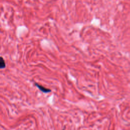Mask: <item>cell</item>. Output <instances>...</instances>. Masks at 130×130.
<instances>
[{"label": "cell", "mask_w": 130, "mask_h": 130, "mask_svg": "<svg viewBox=\"0 0 130 130\" xmlns=\"http://www.w3.org/2000/svg\"><path fill=\"white\" fill-rule=\"evenodd\" d=\"M34 84L36 86H37L41 92H44V93H48V92H51V91L50 89H48V88H46L42 85H40L38 84H37V83L35 82Z\"/></svg>", "instance_id": "1"}, {"label": "cell", "mask_w": 130, "mask_h": 130, "mask_svg": "<svg viewBox=\"0 0 130 130\" xmlns=\"http://www.w3.org/2000/svg\"><path fill=\"white\" fill-rule=\"evenodd\" d=\"M6 68V63L3 57L0 56V69H3Z\"/></svg>", "instance_id": "2"}]
</instances>
